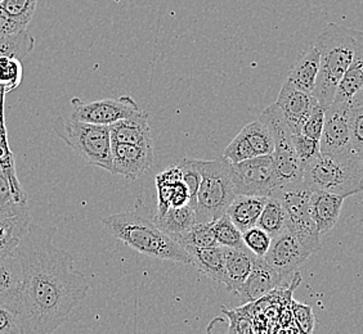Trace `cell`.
Listing matches in <instances>:
<instances>
[{
  "instance_id": "6da1fadb",
  "label": "cell",
  "mask_w": 363,
  "mask_h": 334,
  "mask_svg": "<svg viewBox=\"0 0 363 334\" xmlns=\"http://www.w3.org/2000/svg\"><path fill=\"white\" fill-rule=\"evenodd\" d=\"M16 255L22 267L20 306L16 313L21 334H50L70 319L88 296L89 283L75 269V258L53 242V231L31 223Z\"/></svg>"
},
{
  "instance_id": "7a4b0ae2",
  "label": "cell",
  "mask_w": 363,
  "mask_h": 334,
  "mask_svg": "<svg viewBox=\"0 0 363 334\" xmlns=\"http://www.w3.org/2000/svg\"><path fill=\"white\" fill-rule=\"evenodd\" d=\"M102 225L120 242L150 258L192 264L189 252L161 230L154 220H148L138 211H125L107 216Z\"/></svg>"
},
{
  "instance_id": "3957f363",
  "label": "cell",
  "mask_w": 363,
  "mask_h": 334,
  "mask_svg": "<svg viewBox=\"0 0 363 334\" xmlns=\"http://www.w3.org/2000/svg\"><path fill=\"white\" fill-rule=\"evenodd\" d=\"M315 45L320 52V71L313 96L326 108L335 100L337 88L354 56V30L328 23L317 38Z\"/></svg>"
},
{
  "instance_id": "277c9868",
  "label": "cell",
  "mask_w": 363,
  "mask_h": 334,
  "mask_svg": "<svg viewBox=\"0 0 363 334\" xmlns=\"http://www.w3.org/2000/svg\"><path fill=\"white\" fill-rule=\"evenodd\" d=\"M303 181L311 190L342 197L363 192V163L358 154H320L303 167Z\"/></svg>"
},
{
  "instance_id": "5b68a950",
  "label": "cell",
  "mask_w": 363,
  "mask_h": 334,
  "mask_svg": "<svg viewBox=\"0 0 363 334\" xmlns=\"http://www.w3.org/2000/svg\"><path fill=\"white\" fill-rule=\"evenodd\" d=\"M201 171V184L196 200L197 223L216 221L227 212L238 197L232 163L224 156L214 160H197Z\"/></svg>"
},
{
  "instance_id": "8992f818",
  "label": "cell",
  "mask_w": 363,
  "mask_h": 334,
  "mask_svg": "<svg viewBox=\"0 0 363 334\" xmlns=\"http://www.w3.org/2000/svg\"><path fill=\"white\" fill-rule=\"evenodd\" d=\"M53 132L89 165L112 173L110 126L58 116L53 124Z\"/></svg>"
},
{
  "instance_id": "52a82bcc",
  "label": "cell",
  "mask_w": 363,
  "mask_h": 334,
  "mask_svg": "<svg viewBox=\"0 0 363 334\" xmlns=\"http://www.w3.org/2000/svg\"><path fill=\"white\" fill-rule=\"evenodd\" d=\"M259 119L263 120L272 132L274 142L272 157L279 190L301 184L303 183V166L294 148L293 132L287 125L281 108L273 103L262 112Z\"/></svg>"
},
{
  "instance_id": "ba28073f",
  "label": "cell",
  "mask_w": 363,
  "mask_h": 334,
  "mask_svg": "<svg viewBox=\"0 0 363 334\" xmlns=\"http://www.w3.org/2000/svg\"><path fill=\"white\" fill-rule=\"evenodd\" d=\"M311 193L304 181L281 189L279 197L285 209V228L301 241L311 253L321 248V234L311 214Z\"/></svg>"
},
{
  "instance_id": "9c48e42d",
  "label": "cell",
  "mask_w": 363,
  "mask_h": 334,
  "mask_svg": "<svg viewBox=\"0 0 363 334\" xmlns=\"http://www.w3.org/2000/svg\"><path fill=\"white\" fill-rule=\"evenodd\" d=\"M232 171L238 195L273 197L279 190L272 154L232 163Z\"/></svg>"
},
{
  "instance_id": "30bf717a",
  "label": "cell",
  "mask_w": 363,
  "mask_h": 334,
  "mask_svg": "<svg viewBox=\"0 0 363 334\" xmlns=\"http://www.w3.org/2000/svg\"><path fill=\"white\" fill-rule=\"evenodd\" d=\"M70 117L89 124L110 126L120 120L133 117L143 110L133 98L129 96L106 98L94 102H83L80 98L71 99Z\"/></svg>"
},
{
  "instance_id": "8fae6325",
  "label": "cell",
  "mask_w": 363,
  "mask_h": 334,
  "mask_svg": "<svg viewBox=\"0 0 363 334\" xmlns=\"http://www.w3.org/2000/svg\"><path fill=\"white\" fill-rule=\"evenodd\" d=\"M350 102H336L325 108L321 154H342L353 151L350 132Z\"/></svg>"
},
{
  "instance_id": "7c38bea8",
  "label": "cell",
  "mask_w": 363,
  "mask_h": 334,
  "mask_svg": "<svg viewBox=\"0 0 363 334\" xmlns=\"http://www.w3.org/2000/svg\"><path fill=\"white\" fill-rule=\"evenodd\" d=\"M312 253L301 241L285 228L279 236L272 238V243L264 256L267 264L285 279L307 261Z\"/></svg>"
},
{
  "instance_id": "4fadbf2b",
  "label": "cell",
  "mask_w": 363,
  "mask_h": 334,
  "mask_svg": "<svg viewBox=\"0 0 363 334\" xmlns=\"http://www.w3.org/2000/svg\"><path fill=\"white\" fill-rule=\"evenodd\" d=\"M112 142V140H111ZM154 165V146L112 142V173L137 180Z\"/></svg>"
},
{
  "instance_id": "5bb4252c",
  "label": "cell",
  "mask_w": 363,
  "mask_h": 334,
  "mask_svg": "<svg viewBox=\"0 0 363 334\" xmlns=\"http://www.w3.org/2000/svg\"><path fill=\"white\" fill-rule=\"evenodd\" d=\"M274 103L281 108L291 132L299 134L318 100L312 93L301 91L286 80Z\"/></svg>"
},
{
  "instance_id": "9a60e30c",
  "label": "cell",
  "mask_w": 363,
  "mask_h": 334,
  "mask_svg": "<svg viewBox=\"0 0 363 334\" xmlns=\"http://www.w3.org/2000/svg\"><path fill=\"white\" fill-rule=\"evenodd\" d=\"M284 279L272 266L267 264L264 258H257L250 275L238 289V296L242 304H250L274 291Z\"/></svg>"
},
{
  "instance_id": "2e32d148",
  "label": "cell",
  "mask_w": 363,
  "mask_h": 334,
  "mask_svg": "<svg viewBox=\"0 0 363 334\" xmlns=\"http://www.w3.org/2000/svg\"><path fill=\"white\" fill-rule=\"evenodd\" d=\"M224 266H225V283L227 291L238 294V289L250 275L257 255L246 246L244 247H223Z\"/></svg>"
},
{
  "instance_id": "e0dca14e",
  "label": "cell",
  "mask_w": 363,
  "mask_h": 334,
  "mask_svg": "<svg viewBox=\"0 0 363 334\" xmlns=\"http://www.w3.org/2000/svg\"><path fill=\"white\" fill-rule=\"evenodd\" d=\"M22 288V267L16 252L0 258V305L17 313Z\"/></svg>"
},
{
  "instance_id": "ac0fdd59",
  "label": "cell",
  "mask_w": 363,
  "mask_h": 334,
  "mask_svg": "<svg viewBox=\"0 0 363 334\" xmlns=\"http://www.w3.org/2000/svg\"><path fill=\"white\" fill-rule=\"evenodd\" d=\"M345 197L334 195L325 190H312L311 193V214L315 226L323 236L339 221Z\"/></svg>"
},
{
  "instance_id": "d6986e66",
  "label": "cell",
  "mask_w": 363,
  "mask_h": 334,
  "mask_svg": "<svg viewBox=\"0 0 363 334\" xmlns=\"http://www.w3.org/2000/svg\"><path fill=\"white\" fill-rule=\"evenodd\" d=\"M110 132L112 142L137 146H154L146 111L140 112L133 117L116 121L110 125Z\"/></svg>"
},
{
  "instance_id": "ffe728a7",
  "label": "cell",
  "mask_w": 363,
  "mask_h": 334,
  "mask_svg": "<svg viewBox=\"0 0 363 334\" xmlns=\"http://www.w3.org/2000/svg\"><path fill=\"white\" fill-rule=\"evenodd\" d=\"M318 71H320V52L315 48V45H312L298 58L293 69L289 72L286 80L289 83L293 84L295 88L313 94Z\"/></svg>"
},
{
  "instance_id": "44dd1931",
  "label": "cell",
  "mask_w": 363,
  "mask_h": 334,
  "mask_svg": "<svg viewBox=\"0 0 363 334\" xmlns=\"http://www.w3.org/2000/svg\"><path fill=\"white\" fill-rule=\"evenodd\" d=\"M268 197L238 195L227 209V215L238 229L244 233L258 223L259 216L266 206Z\"/></svg>"
},
{
  "instance_id": "7402d4cb",
  "label": "cell",
  "mask_w": 363,
  "mask_h": 334,
  "mask_svg": "<svg viewBox=\"0 0 363 334\" xmlns=\"http://www.w3.org/2000/svg\"><path fill=\"white\" fill-rule=\"evenodd\" d=\"M356 50L348 70L336 91V102H350L353 96L363 86V33L354 30Z\"/></svg>"
},
{
  "instance_id": "603a6c76",
  "label": "cell",
  "mask_w": 363,
  "mask_h": 334,
  "mask_svg": "<svg viewBox=\"0 0 363 334\" xmlns=\"http://www.w3.org/2000/svg\"><path fill=\"white\" fill-rule=\"evenodd\" d=\"M192 264L203 275L216 280L218 283H225V266L222 246L209 248H187Z\"/></svg>"
},
{
  "instance_id": "cb8c5ba5",
  "label": "cell",
  "mask_w": 363,
  "mask_h": 334,
  "mask_svg": "<svg viewBox=\"0 0 363 334\" xmlns=\"http://www.w3.org/2000/svg\"><path fill=\"white\" fill-rule=\"evenodd\" d=\"M154 223L164 230L167 234L174 239V237L189 231L196 223V211L189 205L170 207L164 215H155Z\"/></svg>"
},
{
  "instance_id": "d4e9b609",
  "label": "cell",
  "mask_w": 363,
  "mask_h": 334,
  "mask_svg": "<svg viewBox=\"0 0 363 334\" xmlns=\"http://www.w3.org/2000/svg\"><path fill=\"white\" fill-rule=\"evenodd\" d=\"M28 211L25 192L16 190L7 174L0 168V216L17 215Z\"/></svg>"
},
{
  "instance_id": "484cf974",
  "label": "cell",
  "mask_w": 363,
  "mask_h": 334,
  "mask_svg": "<svg viewBox=\"0 0 363 334\" xmlns=\"http://www.w3.org/2000/svg\"><path fill=\"white\" fill-rule=\"evenodd\" d=\"M182 179L183 176H182L179 163L169 166L156 176V188H157V214L156 215H164L172 207L173 189L177 181Z\"/></svg>"
},
{
  "instance_id": "4316f807",
  "label": "cell",
  "mask_w": 363,
  "mask_h": 334,
  "mask_svg": "<svg viewBox=\"0 0 363 334\" xmlns=\"http://www.w3.org/2000/svg\"><path fill=\"white\" fill-rule=\"evenodd\" d=\"M175 242L187 248H209L219 246L214 233V221L196 223L189 231L174 237Z\"/></svg>"
},
{
  "instance_id": "83f0119b",
  "label": "cell",
  "mask_w": 363,
  "mask_h": 334,
  "mask_svg": "<svg viewBox=\"0 0 363 334\" xmlns=\"http://www.w3.org/2000/svg\"><path fill=\"white\" fill-rule=\"evenodd\" d=\"M259 228L266 230L271 237L279 236L282 230L285 229V209L279 197L273 195L268 197L266 206L259 216Z\"/></svg>"
},
{
  "instance_id": "f1b7e54d",
  "label": "cell",
  "mask_w": 363,
  "mask_h": 334,
  "mask_svg": "<svg viewBox=\"0 0 363 334\" xmlns=\"http://www.w3.org/2000/svg\"><path fill=\"white\" fill-rule=\"evenodd\" d=\"M242 132L250 142L252 149L257 156L272 154L274 149L272 132L266 122L262 119L254 120L250 124L245 126Z\"/></svg>"
},
{
  "instance_id": "f546056e",
  "label": "cell",
  "mask_w": 363,
  "mask_h": 334,
  "mask_svg": "<svg viewBox=\"0 0 363 334\" xmlns=\"http://www.w3.org/2000/svg\"><path fill=\"white\" fill-rule=\"evenodd\" d=\"M214 233L219 246L222 247H244L242 231L238 229L230 216L224 214L214 221Z\"/></svg>"
},
{
  "instance_id": "4dcf8cb0",
  "label": "cell",
  "mask_w": 363,
  "mask_h": 334,
  "mask_svg": "<svg viewBox=\"0 0 363 334\" xmlns=\"http://www.w3.org/2000/svg\"><path fill=\"white\" fill-rule=\"evenodd\" d=\"M182 168V176L183 181L186 183L189 193V206L196 207V200H197V193L201 184V171L200 167L197 165V160L195 159H183L178 162Z\"/></svg>"
},
{
  "instance_id": "1f68e13d",
  "label": "cell",
  "mask_w": 363,
  "mask_h": 334,
  "mask_svg": "<svg viewBox=\"0 0 363 334\" xmlns=\"http://www.w3.org/2000/svg\"><path fill=\"white\" fill-rule=\"evenodd\" d=\"M242 239H244L245 246L259 258L266 256L272 243V237L267 233L266 230L259 228L258 225L245 230L242 233Z\"/></svg>"
},
{
  "instance_id": "d6a6232c",
  "label": "cell",
  "mask_w": 363,
  "mask_h": 334,
  "mask_svg": "<svg viewBox=\"0 0 363 334\" xmlns=\"http://www.w3.org/2000/svg\"><path fill=\"white\" fill-rule=\"evenodd\" d=\"M38 0H4L0 7L20 22L25 28L33 20L36 11Z\"/></svg>"
},
{
  "instance_id": "836d02e7",
  "label": "cell",
  "mask_w": 363,
  "mask_h": 334,
  "mask_svg": "<svg viewBox=\"0 0 363 334\" xmlns=\"http://www.w3.org/2000/svg\"><path fill=\"white\" fill-rule=\"evenodd\" d=\"M223 156L230 161V163H238V162L252 159L257 154L254 152L250 142L241 130L224 149Z\"/></svg>"
},
{
  "instance_id": "e575fe53",
  "label": "cell",
  "mask_w": 363,
  "mask_h": 334,
  "mask_svg": "<svg viewBox=\"0 0 363 334\" xmlns=\"http://www.w3.org/2000/svg\"><path fill=\"white\" fill-rule=\"evenodd\" d=\"M294 148L298 159L301 161V166L304 167L308 162L315 159L321 154L320 140L308 138L304 134H293Z\"/></svg>"
},
{
  "instance_id": "d590c367",
  "label": "cell",
  "mask_w": 363,
  "mask_h": 334,
  "mask_svg": "<svg viewBox=\"0 0 363 334\" xmlns=\"http://www.w3.org/2000/svg\"><path fill=\"white\" fill-rule=\"evenodd\" d=\"M350 132L353 151L361 154L363 151V105L350 102Z\"/></svg>"
},
{
  "instance_id": "8d00e7d4",
  "label": "cell",
  "mask_w": 363,
  "mask_h": 334,
  "mask_svg": "<svg viewBox=\"0 0 363 334\" xmlns=\"http://www.w3.org/2000/svg\"><path fill=\"white\" fill-rule=\"evenodd\" d=\"M323 125H325V107L317 103L301 127V134H304L308 138L320 140L323 132Z\"/></svg>"
},
{
  "instance_id": "74e56055",
  "label": "cell",
  "mask_w": 363,
  "mask_h": 334,
  "mask_svg": "<svg viewBox=\"0 0 363 334\" xmlns=\"http://www.w3.org/2000/svg\"><path fill=\"white\" fill-rule=\"evenodd\" d=\"M293 316L301 333H312L315 330V318L312 307L301 302H293Z\"/></svg>"
},
{
  "instance_id": "f35d334b",
  "label": "cell",
  "mask_w": 363,
  "mask_h": 334,
  "mask_svg": "<svg viewBox=\"0 0 363 334\" xmlns=\"http://www.w3.org/2000/svg\"><path fill=\"white\" fill-rule=\"evenodd\" d=\"M222 311L227 313L230 319V326L228 332L230 333H249L252 332V323L244 316V313H238V311H230L225 307H222Z\"/></svg>"
},
{
  "instance_id": "ab89813d",
  "label": "cell",
  "mask_w": 363,
  "mask_h": 334,
  "mask_svg": "<svg viewBox=\"0 0 363 334\" xmlns=\"http://www.w3.org/2000/svg\"><path fill=\"white\" fill-rule=\"evenodd\" d=\"M23 30H26L23 25L16 21L7 11H4L3 8L0 7V38L13 35L17 33H21Z\"/></svg>"
},
{
  "instance_id": "60d3db41",
  "label": "cell",
  "mask_w": 363,
  "mask_h": 334,
  "mask_svg": "<svg viewBox=\"0 0 363 334\" xmlns=\"http://www.w3.org/2000/svg\"><path fill=\"white\" fill-rule=\"evenodd\" d=\"M0 334H21L16 313L0 305Z\"/></svg>"
},
{
  "instance_id": "b9f144b4",
  "label": "cell",
  "mask_w": 363,
  "mask_h": 334,
  "mask_svg": "<svg viewBox=\"0 0 363 334\" xmlns=\"http://www.w3.org/2000/svg\"><path fill=\"white\" fill-rule=\"evenodd\" d=\"M350 102L356 103V105H363V86L353 96Z\"/></svg>"
},
{
  "instance_id": "7bdbcfd3",
  "label": "cell",
  "mask_w": 363,
  "mask_h": 334,
  "mask_svg": "<svg viewBox=\"0 0 363 334\" xmlns=\"http://www.w3.org/2000/svg\"><path fill=\"white\" fill-rule=\"evenodd\" d=\"M358 156H359V159H361V161H362L363 163V151L361 152V154H358Z\"/></svg>"
},
{
  "instance_id": "ee69618b",
  "label": "cell",
  "mask_w": 363,
  "mask_h": 334,
  "mask_svg": "<svg viewBox=\"0 0 363 334\" xmlns=\"http://www.w3.org/2000/svg\"><path fill=\"white\" fill-rule=\"evenodd\" d=\"M3 1H4V0H0V4H1V3H3Z\"/></svg>"
},
{
  "instance_id": "f6af8a7d",
  "label": "cell",
  "mask_w": 363,
  "mask_h": 334,
  "mask_svg": "<svg viewBox=\"0 0 363 334\" xmlns=\"http://www.w3.org/2000/svg\"><path fill=\"white\" fill-rule=\"evenodd\" d=\"M115 1H121V0H115Z\"/></svg>"
}]
</instances>
